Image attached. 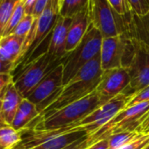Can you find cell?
Here are the masks:
<instances>
[{
	"mask_svg": "<svg viewBox=\"0 0 149 149\" xmlns=\"http://www.w3.org/2000/svg\"><path fill=\"white\" fill-rule=\"evenodd\" d=\"M22 139L20 132L16 131L11 125L0 127V147L4 149H13Z\"/></svg>",
	"mask_w": 149,
	"mask_h": 149,
	"instance_id": "cell-19",
	"label": "cell"
},
{
	"mask_svg": "<svg viewBox=\"0 0 149 149\" xmlns=\"http://www.w3.org/2000/svg\"><path fill=\"white\" fill-rule=\"evenodd\" d=\"M23 1H24L26 14V15H32L36 0H23Z\"/></svg>",
	"mask_w": 149,
	"mask_h": 149,
	"instance_id": "cell-34",
	"label": "cell"
},
{
	"mask_svg": "<svg viewBox=\"0 0 149 149\" xmlns=\"http://www.w3.org/2000/svg\"><path fill=\"white\" fill-rule=\"evenodd\" d=\"M130 80L129 72L125 68L103 71L101 81L96 89L102 105L123 93L129 86Z\"/></svg>",
	"mask_w": 149,
	"mask_h": 149,
	"instance_id": "cell-13",
	"label": "cell"
},
{
	"mask_svg": "<svg viewBox=\"0 0 149 149\" xmlns=\"http://www.w3.org/2000/svg\"><path fill=\"white\" fill-rule=\"evenodd\" d=\"M91 23L101 33L103 38L129 33L134 13L123 16L118 14L108 0H90Z\"/></svg>",
	"mask_w": 149,
	"mask_h": 149,
	"instance_id": "cell-5",
	"label": "cell"
},
{
	"mask_svg": "<svg viewBox=\"0 0 149 149\" xmlns=\"http://www.w3.org/2000/svg\"><path fill=\"white\" fill-rule=\"evenodd\" d=\"M133 51L132 38L127 33L104 38L100 51L102 70L106 71L121 67L127 68Z\"/></svg>",
	"mask_w": 149,
	"mask_h": 149,
	"instance_id": "cell-7",
	"label": "cell"
},
{
	"mask_svg": "<svg viewBox=\"0 0 149 149\" xmlns=\"http://www.w3.org/2000/svg\"><path fill=\"white\" fill-rule=\"evenodd\" d=\"M101 33L91 23L79 45L61 59L63 67V86L91 60L100 54L103 41Z\"/></svg>",
	"mask_w": 149,
	"mask_h": 149,
	"instance_id": "cell-4",
	"label": "cell"
},
{
	"mask_svg": "<svg viewBox=\"0 0 149 149\" xmlns=\"http://www.w3.org/2000/svg\"><path fill=\"white\" fill-rule=\"evenodd\" d=\"M102 105L97 91L74 102L47 116L40 117V120L30 129L57 130L76 125L91 112Z\"/></svg>",
	"mask_w": 149,
	"mask_h": 149,
	"instance_id": "cell-2",
	"label": "cell"
},
{
	"mask_svg": "<svg viewBox=\"0 0 149 149\" xmlns=\"http://www.w3.org/2000/svg\"><path fill=\"white\" fill-rule=\"evenodd\" d=\"M87 139H88V135L79 139L77 141H74V143L70 144L69 146H66L63 149H85L86 147H88Z\"/></svg>",
	"mask_w": 149,
	"mask_h": 149,
	"instance_id": "cell-29",
	"label": "cell"
},
{
	"mask_svg": "<svg viewBox=\"0 0 149 149\" xmlns=\"http://www.w3.org/2000/svg\"><path fill=\"white\" fill-rule=\"evenodd\" d=\"M90 4V3H89ZM91 25L90 17V6L79 12L76 16L72 18V22L68 28L67 42H66V53H69L76 48L82 41L85 33H87Z\"/></svg>",
	"mask_w": 149,
	"mask_h": 149,
	"instance_id": "cell-15",
	"label": "cell"
},
{
	"mask_svg": "<svg viewBox=\"0 0 149 149\" xmlns=\"http://www.w3.org/2000/svg\"><path fill=\"white\" fill-rule=\"evenodd\" d=\"M72 19L59 16L54 27L50 34V40L47 52L52 57L61 60L66 55V42L68 28Z\"/></svg>",
	"mask_w": 149,
	"mask_h": 149,
	"instance_id": "cell-14",
	"label": "cell"
},
{
	"mask_svg": "<svg viewBox=\"0 0 149 149\" xmlns=\"http://www.w3.org/2000/svg\"><path fill=\"white\" fill-rule=\"evenodd\" d=\"M35 18L33 15H26L22 20L19 23V25L14 28L11 34H14L22 38H26L27 35L30 33L33 24L35 22Z\"/></svg>",
	"mask_w": 149,
	"mask_h": 149,
	"instance_id": "cell-24",
	"label": "cell"
},
{
	"mask_svg": "<svg viewBox=\"0 0 149 149\" xmlns=\"http://www.w3.org/2000/svg\"><path fill=\"white\" fill-rule=\"evenodd\" d=\"M131 98L132 97L124 93L116 96L77 124V127L83 128L87 132L88 136L94 133L112 119L120 111L125 108Z\"/></svg>",
	"mask_w": 149,
	"mask_h": 149,
	"instance_id": "cell-12",
	"label": "cell"
},
{
	"mask_svg": "<svg viewBox=\"0 0 149 149\" xmlns=\"http://www.w3.org/2000/svg\"><path fill=\"white\" fill-rule=\"evenodd\" d=\"M140 125L137 130L139 132H147L149 131V111L140 118Z\"/></svg>",
	"mask_w": 149,
	"mask_h": 149,
	"instance_id": "cell-30",
	"label": "cell"
},
{
	"mask_svg": "<svg viewBox=\"0 0 149 149\" xmlns=\"http://www.w3.org/2000/svg\"><path fill=\"white\" fill-rule=\"evenodd\" d=\"M146 133H149V131H148V132H146Z\"/></svg>",
	"mask_w": 149,
	"mask_h": 149,
	"instance_id": "cell-40",
	"label": "cell"
},
{
	"mask_svg": "<svg viewBox=\"0 0 149 149\" xmlns=\"http://www.w3.org/2000/svg\"><path fill=\"white\" fill-rule=\"evenodd\" d=\"M24 97L17 90L13 79V81L11 82L6 89L1 104L0 118H1V121L5 125H12L14 117Z\"/></svg>",
	"mask_w": 149,
	"mask_h": 149,
	"instance_id": "cell-16",
	"label": "cell"
},
{
	"mask_svg": "<svg viewBox=\"0 0 149 149\" xmlns=\"http://www.w3.org/2000/svg\"><path fill=\"white\" fill-rule=\"evenodd\" d=\"M25 40V38L14 34H10L0 39V57L4 61L12 63L14 68L20 61Z\"/></svg>",
	"mask_w": 149,
	"mask_h": 149,
	"instance_id": "cell-17",
	"label": "cell"
},
{
	"mask_svg": "<svg viewBox=\"0 0 149 149\" xmlns=\"http://www.w3.org/2000/svg\"><path fill=\"white\" fill-rule=\"evenodd\" d=\"M20 132V149H63L88 135L83 128L76 125L57 130L27 129Z\"/></svg>",
	"mask_w": 149,
	"mask_h": 149,
	"instance_id": "cell-3",
	"label": "cell"
},
{
	"mask_svg": "<svg viewBox=\"0 0 149 149\" xmlns=\"http://www.w3.org/2000/svg\"><path fill=\"white\" fill-rule=\"evenodd\" d=\"M85 149H109V141L108 139H104L102 140H99L91 146L86 147Z\"/></svg>",
	"mask_w": 149,
	"mask_h": 149,
	"instance_id": "cell-33",
	"label": "cell"
},
{
	"mask_svg": "<svg viewBox=\"0 0 149 149\" xmlns=\"http://www.w3.org/2000/svg\"><path fill=\"white\" fill-rule=\"evenodd\" d=\"M61 63V60L52 57L47 51L42 53L31 61L18 78L14 79L17 90L24 98H26L47 74Z\"/></svg>",
	"mask_w": 149,
	"mask_h": 149,
	"instance_id": "cell-8",
	"label": "cell"
},
{
	"mask_svg": "<svg viewBox=\"0 0 149 149\" xmlns=\"http://www.w3.org/2000/svg\"><path fill=\"white\" fill-rule=\"evenodd\" d=\"M13 81V77L12 74H0V92L3 91Z\"/></svg>",
	"mask_w": 149,
	"mask_h": 149,
	"instance_id": "cell-31",
	"label": "cell"
},
{
	"mask_svg": "<svg viewBox=\"0 0 149 149\" xmlns=\"http://www.w3.org/2000/svg\"><path fill=\"white\" fill-rule=\"evenodd\" d=\"M13 1H14V2H16V3H17V2H19V1H20V0H13Z\"/></svg>",
	"mask_w": 149,
	"mask_h": 149,
	"instance_id": "cell-38",
	"label": "cell"
},
{
	"mask_svg": "<svg viewBox=\"0 0 149 149\" xmlns=\"http://www.w3.org/2000/svg\"><path fill=\"white\" fill-rule=\"evenodd\" d=\"M6 89L0 92V111H1V104H2V100H3V97H4V95H5V92H6ZM0 122H2L1 121V118H0ZM3 123V122H2Z\"/></svg>",
	"mask_w": 149,
	"mask_h": 149,
	"instance_id": "cell-35",
	"label": "cell"
},
{
	"mask_svg": "<svg viewBox=\"0 0 149 149\" xmlns=\"http://www.w3.org/2000/svg\"><path fill=\"white\" fill-rule=\"evenodd\" d=\"M148 111L149 101L124 108L107 124L88 136V146L117 133L137 131L140 125V118Z\"/></svg>",
	"mask_w": 149,
	"mask_h": 149,
	"instance_id": "cell-6",
	"label": "cell"
},
{
	"mask_svg": "<svg viewBox=\"0 0 149 149\" xmlns=\"http://www.w3.org/2000/svg\"><path fill=\"white\" fill-rule=\"evenodd\" d=\"M59 16L60 0H50L40 16L35 19L30 33L25 40L20 61L25 59V56L28 52H30V55H32L41 42L51 34Z\"/></svg>",
	"mask_w": 149,
	"mask_h": 149,
	"instance_id": "cell-10",
	"label": "cell"
},
{
	"mask_svg": "<svg viewBox=\"0 0 149 149\" xmlns=\"http://www.w3.org/2000/svg\"><path fill=\"white\" fill-rule=\"evenodd\" d=\"M4 125H5V124L2 123V122H0V127H2V126H4Z\"/></svg>",
	"mask_w": 149,
	"mask_h": 149,
	"instance_id": "cell-36",
	"label": "cell"
},
{
	"mask_svg": "<svg viewBox=\"0 0 149 149\" xmlns=\"http://www.w3.org/2000/svg\"><path fill=\"white\" fill-rule=\"evenodd\" d=\"M63 87V67L59 64L40 82L26 97L40 113L60 95Z\"/></svg>",
	"mask_w": 149,
	"mask_h": 149,
	"instance_id": "cell-11",
	"label": "cell"
},
{
	"mask_svg": "<svg viewBox=\"0 0 149 149\" xmlns=\"http://www.w3.org/2000/svg\"><path fill=\"white\" fill-rule=\"evenodd\" d=\"M133 55L127 68L130 84L124 94L132 97L149 86V44L132 37Z\"/></svg>",
	"mask_w": 149,
	"mask_h": 149,
	"instance_id": "cell-9",
	"label": "cell"
},
{
	"mask_svg": "<svg viewBox=\"0 0 149 149\" xmlns=\"http://www.w3.org/2000/svg\"><path fill=\"white\" fill-rule=\"evenodd\" d=\"M139 132H123L111 135L108 138L109 141V149H118L122 146L132 141L139 135Z\"/></svg>",
	"mask_w": 149,
	"mask_h": 149,
	"instance_id": "cell-23",
	"label": "cell"
},
{
	"mask_svg": "<svg viewBox=\"0 0 149 149\" xmlns=\"http://www.w3.org/2000/svg\"><path fill=\"white\" fill-rule=\"evenodd\" d=\"M90 0H61L60 2V16L72 19L89 6Z\"/></svg>",
	"mask_w": 149,
	"mask_h": 149,
	"instance_id": "cell-20",
	"label": "cell"
},
{
	"mask_svg": "<svg viewBox=\"0 0 149 149\" xmlns=\"http://www.w3.org/2000/svg\"><path fill=\"white\" fill-rule=\"evenodd\" d=\"M61 0H60V2H61Z\"/></svg>",
	"mask_w": 149,
	"mask_h": 149,
	"instance_id": "cell-42",
	"label": "cell"
},
{
	"mask_svg": "<svg viewBox=\"0 0 149 149\" xmlns=\"http://www.w3.org/2000/svg\"><path fill=\"white\" fill-rule=\"evenodd\" d=\"M39 116L40 112L37 106L28 99L24 98L18 109L11 126L19 132L25 131L29 128L31 123L39 118Z\"/></svg>",
	"mask_w": 149,
	"mask_h": 149,
	"instance_id": "cell-18",
	"label": "cell"
},
{
	"mask_svg": "<svg viewBox=\"0 0 149 149\" xmlns=\"http://www.w3.org/2000/svg\"><path fill=\"white\" fill-rule=\"evenodd\" d=\"M102 74L100 54H98L62 87L60 95L40 113V117L54 112L95 91L101 81Z\"/></svg>",
	"mask_w": 149,
	"mask_h": 149,
	"instance_id": "cell-1",
	"label": "cell"
},
{
	"mask_svg": "<svg viewBox=\"0 0 149 149\" xmlns=\"http://www.w3.org/2000/svg\"><path fill=\"white\" fill-rule=\"evenodd\" d=\"M132 11L139 17H144L149 13V0H128Z\"/></svg>",
	"mask_w": 149,
	"mask_h": 149,
	"instance_id": "cell-26",
	"label": "cell"
},
{
	"mask_svg": "<svg viewBox=\"0 0 149 149\" xmlns=\"http://www.w3.org/2000/svg\"><path fill=\"white\" fill-rule=\"evenodd\" d=\"M50 0H36L32 15L37 19L47 6Z\"/></svg>",
	"mask_w": 149,
	"mask_h": 149,
	"instance_id": "cell-28",
	"label": "cell"
},
{
	"mask_svg": "<svg viewBox=\"0 0 149 149\" xmlns=\"http://www.w3.org/2000/svg\"><path fill=\"white\" fill-rule=\"evenodd\" d=\"M16 2L13 0H0V39L15 8Z\"/></svg>",
	"mask_w": 149,
	"mask_h": 149,
	"instance_id": "cell-21",
	"label": "cell"
},
{
	"mask_svg": "<svg viewBox=\"0 0 149 149\" xmlns=\"http://www.w3.org/2000/svg\"><path fill=\"white\" fill-rule=\"evenodd\" d=\"M26 12H25V6H24V1L20 0V1L16 3L15 8L13 10V13L9 19V22L4 31L3 37L10 35L12 32L14 30V28L19 25V23L22 20V19L26 16Z\"/></svg>",
	"mask_w": 149,
	"mask_h": 149,
	"instance_id": "cell-22",
	"label": "cell"
},
{
	"mask_svg": "<svg viewBox=\"0 0 149 149\" xmlns=\"http://www.w3.org/2000/svg\"><path fill=\"white\" fill-rule=\"evenodd\" d=\"M13 149H20V147H19V145H18V146H16V147H14V148H13Z\"/></svg>",
	"mask_w": 149,
	"mask_h": 149,
	"instance_id": "cell-37",
	"label": "cell"
},
{
	"mask_svg": "<svg viewBox=\"0 0 149 149\" xmlns=\"http://www.w3.org/2000/svg\"><path fill=\"white\" fill-rule=\"evenodd\" d=\"M113 9L120 15L126 16L133 13L131 9L128 0H108Z\"/></svg>",
	"mask_w": 149,
	"mask_h": 149,
	"instance_id": "cell-27",
	"label": "cell"
},
{
	"mask_svg": "<svg viewBox=\"0 0 149 149\" xmlns=\"http://www.w3.org/2000/svg\"><path fill=\"white\" fill-rule=\"evenodd\" d=\"M0 149H4V148H2V147H0Z\"/></svg>",
	"mask_w": 149,
	"mask_h": 149,
	"instance_id": "cell-41",
	"label": "cell"
},
{
	"mask_svg": "<svg viewBox=\"0 0 149 149\" xmlns=\"http://www.w3.org/2000/svg\"><path fill=\"white\" fill-rule=\"evenodd\" d=\"M149 146V133L139 132L132 141L122 146L118 149H145Z\"/></svg>",
	"mask_w": 149,
	"mask_h": 149,
	"instance_id": "cell-25",
	"label": "cell"
},
{
	"mask_svg": "<svg viewBox=\"0 0 149 149\" xmlns=\"http://www.w3.org/2000/svg\"><path fill=\"white\" fill-rule=\"evenodd\" d=\"M13 69L14 66L12 63L4 61L0 57V74H12V71Z\"/></svg>",
	"mask_w": 149,
	"mask_h": 149,
	"instance_id": "cell-32",
	"label": "cell"
},
{
	"mask_svg": "<svg viewBox=\"0 0 149 149\" xmlns=\"http://www.w3.org/2000/svg\"><path fill=\"white\" fill-rule=\"evenodd\" d=\"M145 149H149V146H146V147Z\"/></svg>",
	"mask_w": 149,
	"mask_h": 149,
	"instance_id": "cell-39",
	"label": "cell"
}]
</instances>
